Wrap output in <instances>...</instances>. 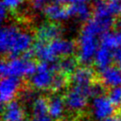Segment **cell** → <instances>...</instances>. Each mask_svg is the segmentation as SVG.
I'll return each mask as SVG.
<instances>
[{
	"instance_id": "obj_1",
	"label": "cell",
	"mask_w": 121,
	"mask_h": 121,
	"mask_svg": "<svg viewBox=\"0 0 121 121\" xmlns=\"http://www.w3.org/2000/svg\"><path fill=\"white\" fill-rule=\"evenodd\" d=\"M38 63L33 60H26L23 57L11 58L9 60H3L0 66L1 77H32L37 70Z\"/></svg>"
},
{
	"instance_id": "obj_2",
	"label": "cell",
	"mask_w": 121,
	"mask_h": 121,
	"mask_svg": "<svg viewBox=\"0 0 121 121\" xmlns=\"http://www.w3.org/2000/svg\"><path fill=\"white\" fill-rule=\"evenodd\" d=\"M97 36L81 30L78 39V60L80 63L87 66L93 60H95V54L98 49Z\"/></svg>"
},
{
	"instance_id": "obj_3",
	"label": "cell",
	"mask_w": 121,
	"mask_h": 121,
	"mask_svg": "<svg viewBox=\"0 0 121 121\" xmlns=\"http://www.w3.org/2000/svg\"><path fill=\"white\" fill-rule=\"evenodd\" d=\"M94 17L93 19L98 24L100 28L103 31V34L109 32V30L113 26L115 20L114 16L111 13L106 1L104 0H95L93 9Z\"/></svg>"
},
{
	"instance_id": "obj_4",
	"label": "cell",
	"mask_w": 121,
	"mask_h": 121,
	"mask_svg": "<svg viewBox=\"0 0 121 121\" xmlns=\"http://www.w3.org/2000/svg\"><path fill=\"white\" fill-rule=\"evenodd\" d=\"M55 74L51 70L50 63L40 61L37 65L35 74L30 77V84L39 90H44L51 87Z\"/></svg>"
},
{
	"instance_id": "obj_5",
	"label": "cell",
	"mask_w": 121,
	"mask_h": 121,
	"mask_svg": "<svg viewBox=\"0 0 121 121\" xmlns=\"http://www.w3.org/2000/svg\"><path fill=\"white\" fill-rule=\"evenodd\" d=\"M88 97H90L89 91L72 86L63 97V99L65 107L68 110L72 112H78L85 108V106L87 105Z\"/></svg>"
},
{
	"instance_id": "obj_6",
	"label": "cell",
	"mask_w": 121,
	"mask_h": 121,
	"mask_svg": "<svg viewBox=\"0 0 121 121\" xmlns=\"http://www.w3.org/2000/svg\"><path fill=\"white\" fill-rule=\"evenodd\" d=\"M115 107L111 102L108 96L101 95L94 98L92 104V111L94 117L98 121H103L109 116L112 115Z\"/></svg>"
},
{
	"instance_id": "obj_7",
	"label": "cell",
	"mask_w": 121,
	"mask_h": 121,
	"mask_svg": "<svg viewBox=\"0 0 121 121\" xmlns=\"http://www.w3.org/2000/svg\"><path fill=\"white\" fill-rule=\"evenodd\" d=\"M21 80L19 78L8 77L3 78L0 83V99L2 104H7L13 100L15 95L19 91Z\"/></svg>"
},
{
	"instance_id": "obj_8",
	"label": "cell",
	"mask_w": 121,
	"mask_h": 121,
	"mask_svg": "<svg viewBox=\"0 0 121 121\" xmlns=\"http://www.w3.org/2000/svg\"><path fill=\"white\" fill-rule=\"evenodd\" d=\"M33 37L27 31H19L9 52V59L21 57L24 53L30 50L31 45H33Z\"/></svg>"
},
{
	"instance_id": "obj_9",
	"label": "cell",
	"mask_w": 121,
	"mask_h": 121,
	"mask_svg": "<svg viewBox=\"0 0 121 121\" xmlns=\"http://www.w3.org/2000/svg\"><path fill=\"white\" fill-rule=\"evenodd\" d=\"M94 81V71L88 66L78 67L70 77V82L72 86L78 87L89 92Z\"/></svg>"
},
{
	"instance_id": "obj_10",
	"label": "cell",
	"mask_w": 121,
	"mask_h": 121,
	"mask_svg": "<svg viewBox=\"0 0 121 121\" xmlns=\"http://www.w3.org/2000/svg\"><path fill=\"white\" fill-rule=\"evenodd\" d=\"M62 33L61 26L59 23L48 22L41 25L36 32V38L38 41H42L49 43L50 42L60 39Z\"/></svg>"
},
{
	"instance_id": "obj_11",
	"label": "cell",
	"mask_w": 121,
	"mask_h": 121,
	"mask_svg": "<svg viewBox=\"0 0 121 121\" xmlns=\"http://www.w3.org/2000/svg\"><path fill=\"white\" fill-rule=\"evenodd\" d=\"M49 49L51 54L54 56L55 59L59 57H68L72 56L73 53L76 51L77 45L74 41L65 40V39H57L48 43Z\"/></svg>"
},
{
	"instance_id": "obj_12",
	"label": "cell",
	"mask_w": 121,
	"mask_h": 121,
	"mask_svg": "<svg viewBox=\"0 0 121 121\" xmlns=\"http://www.w3.org/2000/svg\"><path fill=\"white\" fill-rule=\"evenodd\" d=\"M20 29L15 26H5L0 33V48L3 54H9Z\"/></svg>"
},
{
	"instance_id": "obj_13",
	"label": "cell",
	"mask_w": 121,
	"mask_h": 121,
	"mask_svg": "<svg viewBox=\"0 0 121 121\" xmlns=\"http://www.w3.org/2000/svg\"><path fill=\"white\" fill-rule=\"evenodd\" d=\"M24 110L17 100H12L3 108V121H24Z\"/></svg>"
},
{
	"instance_id": "obj_14",
	"label": "cell",
	"mask_w": 121,
	"mask_h": 121,
	"mask_svg": "<svg viewBox=\"0 0 121 121\" xmlns=\"http://www.w3.org/2000/svg\"><path fill=\"white\" fill-rule=\"evenodd\" d=\"M100 73L102 83L108 87H116L121 84V69L118 66H110Z\"/></svg>"
},
{
	"instance_id": "obj_15",
	"label": "cell",
	"mask_w": 121,
	"mask_h": 121,
	"mask_svg": "<svg viewBox=\"0 0 121 121\" xmlns=\"http://www.w3.org/2000/svg\"><path fill=\"white\" fill-rule=\"evenodd\" d=\"M43 12L49 20L56 22V23L64 21L69 18L67 7H64L59 3L53 2L51 4H48L46 8L43 9Z\"/></svg>"
},
{
	"instance_id": "obj_16",
	"label": "cell",
	"mask_w": 121,
	"mask_h": 121,
	"mask_svg": "<svg viewBox=\"0 0 121 121\" xmlns=\"http://www.w3.org/2000/svg\"><path fill=\"white\" fill-rule=\"evenodd\" d=\"M67 10L69 17H76L85 23L91 19L90 17L93 12L91 6L86 2L78 4H70L69 6H67Z\"/></svg>"
},
{
	"instance_id": "obj_17",
	"label": "cell",
	"mask_w": 121,
	"mask_h": 121,
	"mask_svg": "<svg viewBox=\"0 0 121 121\" xmlns=\"http://www.w3.org/2000/svg\"><path fill=\"white\" fill-rule=\"evenodd\" d=\"M112 60H113V51L109 48L99 46L94 60L97 70L101 72L102 70L110 67Z\"/></svg>"
},
{
	"instance_id": "obj_18",
	"label": "cell",
	"mask_w": 121,
	"mask_h": 121,
	"mask_svg": "<svg viewBox=\"0 0 121 121\" xmlns=\"http://www.w3.org/2000/svg\"><path fill=\"white\" fill-rule=\"evenodd\" d=\"M32 51L34 53V56L40 61L53 62L57 60V59H55L54 56L51 54L47 43L36 40L32 45Z\"/></svg>"
},
{
	"instance_id": "obj_19",
	"label": "cell",
	"mask_w": 121,
	"mask_h": 121,
	"mask_svg": "<svg viewBox=\"0 0 121 121\" xmlns=\"http://www.w3.org/2000/svg\"><path fill=\"white\" fill-rule=\"evenodd\" d=\"M65 109L64 99L58 95H53L48 99V114L53 119L61 117Z\"/></svg>"
},
{
	"instance_id": "obj_20",
	"label": "cell",
	"mask_w": 121,
	"mask_h": 121,
	"mask_svg": "<svg viewBox=\"0 0 121 121\" xmlns=\"http://www.w3.org/2000/svg\"><path fill=\"white\" fill-rule=\"evenodd\" d=\"M78 60L76 59L73 56H68V57H64L61 58L60 60H59L60 63V73L67 76V77H71L75 71L78 68Z\"/></svg>"
},
{
	"instance_id": "obj_21",
	"label": "cell",
	"mask_w": 121,
	"mask_h": 121,
	"mask_svg": "<svg viewBox=\"0 0 121 121\" xmlns=\"http://www.w3.org/2000/svg\"><path fill=\"white\" fill-rule=\"evenodd\" d=\"M33 117L48 114V99L44 97H37L32 104Z\"/></svg>"
},
{
	"instance_id": "obj_22",
	"label": "cell",
	"mask_w": 121,
	"mask_h": 121,
	"mask_svg": "<svg viewBox=\"0 0 121 121\" xmlns=\"http://www.w3.org/2000/svg\"><path fill=\"white\" fill-rule=\"evenodd\" d=\"M100 46L109 48L112 51H114L117 48L116 45V40H115V35L112 32H106L100 36V41H99Z\"/></svg>"
},
{
	"instance_id": "obj_23",
	"label": "cell",
	"mask_w": 121,
	"mask_h": 121,
	"mask_svg": "<svg viewBox=\"0 0 121 121\" xmlns=\"http://www.w3.org/2000/svg\"><path fill=\"white\" fill-rule=\"evenodd\" d=\"M67 82H68V77L61 73H58L54 76V79L50 89L53 90L54 92H59L65 87Z\"/></svg>"
},
{
	"instance_id": "obj_24",
	"label": "cell",
	"mask_w": 121,
	"mask_h": 121,
	"mask_svg": "<svg viewBox=\"0 0 121 121\" xmlns=\"http://www.w3.org/2000/svg\"><path fill=\"white\" fill-rule=\"evenodd\" d=\"M108 97L115 108L121 107V86L111 88L108 93Z\"/></svg>"
},
{
	"instance_id": "obj_25",
	"label": "cell",
	"mask_w": 121,
	"mask_h": 121,
	"mask_svg": "<svg viewBox=\"0 0 121 121\" xmlns=\"http://www.w3.org/2000/svg\"><path fill=\"white\" fill-rule=\"evenodd\" d=\"M106 86L102 83V81H97L95 80L92 85H91V89H90V96L93 98L104 95V92H105Z\"/></svg>"
},
{
	"instance_id": "obj_26",
	"label": "cell",
	"mask_w": 121,
	"mask_h": 121,
	"mask_svg": "<svg viewBox=\"0 0 121 121\" xmlns=\"http://www.w3.org/2000/svg\"><path fill=\"white\" fill-rule=\"evenodd\" d=\"M49 0H31V8L34 10H43L48 5Z\"/></svg>"
},
{
	"instance_id": "obj_27",
	"label": "cell",
	"mask_w": 121,
	"mask_h": 121,
	"mask_svg": "<svg viewBox=\"0 0 121 121\" xmlns=\"http://www.w3.org/2000/svg\"><path fill=\"white\" fill-rule=\"evenodd\" d=\"M23 3V0H2V5L9 9H17L21 4Z\"/></svg>"
},
{
	"instance_id": "obj_28",
	"label": "cell",
	"mask_w": 121,
	"mask_h": 121,
	"mask_svg": "<svg viewBox=\"0 0 121 121\" xmlns=\"http://www.w3.org/2000/svg\"><path fill=\"white\" fill-rule=\"evenodd\" d=\"M113 60L116 63V66L121 69V48H116L113 51Z\"/></svg>"
},
{
	"instance_id": "obj_29",
	"label": "cell",
	"mask_w": 121,
	"mask_h": 121,
	"mask_svg": "<svg viewBox=\"0 0 121 121\" xmlns=\"http://www.w3.org/2000/svg\"><path fill=\"white\" fill-rule=\"evenodd\" d=\"M32 121H54V119L49 114H45V115H41V116L33 117Z\"/></svg>"
},
{
	"instance_id": "obj_30",
	"label": "cell",
	"mask_w": 121,
	"mask_h": 121,
	"mask_svg": "<svg viewBox=\"0 0 121 121\" xmlns=\"http://www.w3.org/2000/svg\"><path fill=\"white\" fill-rule=\"evenodd\" d=\"M7 14H8V9L5 8L1 4V8H0V18H1V21L5 20V18L7 17Z\"/></svg>"
},
{
	"instance_id": "obj_31",
	"label": "cell",
	"mask_w": 121,
	"mask_h": 121,
	"mask_svg": "<svg viewBox=\"0 0 121 121\" xmlns=\"http://www.w3.org/2000/svg\"><path fill=\"white\" fill-rule=\"evenodd\" d=\"M114 35H115V40H116L117 48H121V31L117 30L116 32H114Z\"/></svg>"
},
{
	"instance_id": "obj_32",
	"label": "cell",
	"mask_w": 121,
	"mask_h": 121,
	"mask_svg": "<svg viewBox=\"0 0 121 121\" xmlns=\"http://www.w3.org/2000/svg\"><path fill=\"white\" fill-rule=\"evenodd\" d=\"M103 121H121V115H116V114H112L111 116H109L108 118H106Z\"/></svg>"
},
{
	"instance_id": "obj_33",
	"label": "cell",
	"mask_w": 121,
	"mask_h": 121,
	"mask_svg": "<svg viewBox=\"0 0 121 121\" xmlns=\"http://www.w3.org/2000/svg\"><path fill=\"white\" fill-rule=\"evenodd\" d=\"M114 26L117 30L121 31V15L117 17V19L115 20V23H114Z\"/></svg>"
},
{
	"instance_id": "obj_34",
	"label": "cell",
	"mask_w": 121,
	"mask_h": 121,
	"mask_svg": "<svg viewBox=\"0 0 121 121\" xmlns=\"http://www.w3.org/2000/svg\"><path fill=\"white\" fill-rule=\"evenodd\" d=\"M71 4H78V3H85L87 0H68Z\"/></svg>"
},
{
	"instance_id": "obj_35",
	"label": "cell",
	"mask_w": 121,
	"mask_h": 121,
	"mask_svg": "<svg viewBox=\"0 0 121 121\" xmlns=\"http://www.w3.org/2000/svg\"><path fill=\"white\" fill-rule=\"evenodd\" d=\"M68 0H53L54 3H59V4H62V3H65Z\"/></svg>"
},
{
	"instance_id": "obj_36",
	"label": "cell",
	"mask_w": 121,
	"mask_h": 121,
	"mask_svg": "<svg viewBox=\"0 0 121 121\" xmlns=\"http://www.w3.org/2000/svg\"><path fill=\"white\" fill-rule=\"evenodd\" d=\"M62 121H71V120H62Z\"/></svg>"
}]
</instances>
